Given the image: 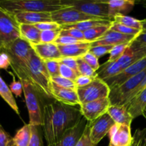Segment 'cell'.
<instances>
[{"instance_id":"obj_1","label":"cell","mask_w":146,"mask_h":146,"mask_svg":"<svg viewBox=\"0 0 146 146\" xmlns=\"http://www.w3.org/2000/svg\"><path fill=\"white\" fill-rule=\"evenodd\" d=\"M80 110L55 101L43 107L42 133L47 146L55 144L63 134L82 118Z\"/></svg>"},{"instance_id":"obj_2","label":"cell","mask_w":146,"mask_h":146,"mask_svg":"<svg viewBox=\"0 0 146 146\" xmlns=\"http://www.w3.org/2000/svg\"><path fill=\"white\" fill-rule=\"evenodd\" d=\"M70 0H7L0 1V8L10 14L19 12H46L70 7Z\"/></svg>"},{"instance_id":"obj_3","label":"cell","mask_w":146,"mask_h":146,"mask_svg":"<svg viewBox=\"0 0 146 146\" xmlns=\"http://www.w3.org/2000/svg\"><path fill=\"white\" fill-rule=\"evenodd\" d=\"M32 50L29 43L19 38L4 51L11 60L10 66L20 81H30L29 62Z\"/></svg>"},{"instance_id":"obj_4","label":"cell","mask_w":146,"mask_h":146,"mask_svg":"<svg viewBox=\"0 0 146 146\" xmlns=\"http://www.w3.org/2000/svg\"><path fill=\"white\" fill-rule=\"evenodd\" d=\"M29 69L30 76L29 84L35 88L40 96L47 98H52L50 91L51 81L50 76L44 61L37 56L34 50H32L30 54Z\"/></svg>"},{"instance_id":"obj_5","label":"cell","mask_w":146,"mask_h":146,"mask_svg":"<svg viewBox=\"0 0 146 146\" xmlns=\"http://www.w3.org/2000/svg\"><path fill=\"white\" fill-rule=\"evenodd\" d=\"M20 82L22 84L23 94L28 110L29 124L42 127L43 123V108L41 106L40 94L27 81H20Z\"/></svg>"},{"instance_id":"obj_6","label":"cell","mask_w":146,"mask_h":146,"mask_svg":"<svg viewBox=\"0 0 146 146\" xmlns=\"http://www.w3.org/2000/svg\"><path fill=\"white\" fill-rule=\"evenodd\" d=\"M19 38V24L11 14L0 8V52Z\"/></svg>"},{"instance_id":"obj_7","label":"cell","mask_w":146,"mask_h":146,"mask_svg":"<svg viewBox=\"0 0 146 146\" xmlns=\"http://www.w3.org/2000/svg\"><path fill=\"white\" fill-rule=\"evenodd\" d=\"M146 74V69L132 77L121 85L110 88L109 100L110 105L123 106L128 101L132 93L137 88Z\"/></svg>"},{"instance_id":"obj_8","label":"cell","mask_w":146,"mask_h":146,"mask_svg":"<svg viewBox=\"0 0 146 146\" xmlns=\"http://www.w3.org/2000/svg\"><path fill=\"white\" fill-rule=\"evenodd\" d=\"M76 91L80 101V105H81L108 97L110 88L103 80L96 77L88 85L77 88Z\"/></svg>"},{"instance_id":"obj_9","label":"cell","mask_w":146,"mask_h":146,"mask_svg":"<svg viewBox=\"0 0 146 146\" xmlns=\"http://www.w3.org/2000/svg\"><path fill=\"white\" fill-rule=\"evenodd\" d=\"M70 5L87 15L98 18L100 19L111 20L109 17L108 6L104 0L85 1V0H70Z\"/></svg>"},{"instance_id":"obj_10","label":"cell","mask_w":146,"mask_h":146,"mask_svg":"<svg viewBox=\"0 0 146 146\" xmlns=\"http://www.w3.org/2000/svg\"><path fill=\"white\" fill-rule=\"evenodd\" d=\"M51 18L52 21L61 27L77 24L87 20L100 19L92 16L87 15L72 7H67L51 13Z\"/></svg>"},{"instance_id":"obj_11","label":"cell","mask_w":146,"mask_h":146,"mask_svg":"<svg viewBox=\"0 0 146 146\" xmlns=\"http://www.w3.org/2000/svg\"><path fill=\"white\" fill-rule=\"evenodd\" d=\"M146 57V45L134 40L117 60L122 71Z\"/></svg>"},{"instance_id":"obj_12","label":"cell","mask_w":146,"mask_h":146,"mask_svg":"<svg viewBox=\"0 0 146 146\" xmlns=\"http://www.w3.org/2000/svg\"><path fill=\"white\" fill-rule=\"evenodd\" d=\"M110 106L108 97L80 105V110L82 116L88 122H93L104 114L107 113Z\"/></svg>"},{"instance_id":"obj_13","label":"cell","mask_w":146,"mask_h":146,"mask_svg":"<svg viewBox=\"0 0 146 146\" xmlns=\"http://www.w3.org/2000/svg\"><path fill=\"white\" fill-rule=\"evenodd\" d=\"M90 123V138L92 146H96L109 133L110 128L115 124L110 115L104 114Z\"/></svg>"},{"instance_id":"obj_14","label":"cell","mask_w":146,"mask_h":146,"mask_svg":"<svg viewBox=\"0 0 146 146\" xmlns=\"http://www.w3.org/2000/svg\"><path fill=\"white\" fill-rule=\"evenodd\" d=\"M109 146H132L133 136L130 125L115 123L109 131Z\"/></svg>"},{"instance_id":"obj_15","label":"cell","mask_w":146,"mask_h":146,"mask_svg":"<svg viewBox=\"0 0 146 146\" xmlns=\"http://www.w3.org/2000/svg\"><path fill=\"white\" fill-rule=\"evenodd\" d=\"M145 69H146V57L126 68L117 75L107 78L104 81L107 84L110 88H114L121 85L122 84L125 82L132 77L137 75Z\"/></svg>"},{"instance_id":"obj_16","label":"cell","mask_w":146,"mask_h":146,"mask_svg":"<svg viewBox=\"0 0 146 146\" xmlns=\"http://www.w3.org/2000/svg\"><path fill=\"white\" fill-rule=\"evenodd\" d=\"M50 91L52 98L55 99L57 102L70 106H74L77 105L80 106V101L75 90L62 87L51 81Z\"/></svg>"},{"instance_id":"obj_17","label":"cell","mask_w":146,"mask_h":146,"mask_svg":"<svg viewBox=\"0 0 146 146\" xmlns=\"http://www.w3.org/2000/svg\"><path fill=\"white\" fill-rule=\"evenodd\" d=\"M87 123V120L82 117L75 126L67 130L61 138L55 144L51 146H75L81 138Z\"/></svg>"},{"instance_id":"obj_18","label":"cell","mask_w":146,"mask_h":146,"mask_svg":"<svg viewBox=\"0 0 146 146\" xmlns=\"http://www.w3.org/2000/svg\"><path fill=\"white\" fill-rule=\"evenodd\" d=\"M137 36H135L125 35L116 31H112L109 29L108 31L99 39L91 43V46H116L122 44L131 43Z\"/></svg>"},{"instance_id":"obj_19","label":"cell","mask_w":146,"mask_h":146,"mask_svg":"<svg viewBox=\"0 0 146 146\" xmlns=\"http://www.w3.org/2000/svg\"><path fill=\"white\" fill-rule=\"evenodd\" d=\"M19 24L35 25L43 22L52 21L51 13L46 12H19L11 14Z\"/></svg>"},{"instance_id":"obj_20","label":"cell","mask_w":146,"mask_h":146,"mask_svg":"<svg viewBox=\"0 0 146 146\" xmlns=\"http://www.w3.org/2000/svg\"><path fill=\"white\" fill-rule=\"evenodd\" d=\"M34 52L43 61L46 60H58L62 58L58 46L54 43L31 44Z\"/></svg>"},{"instance_id":"obj_21","label":"cell","mask_w":146,"mask_h":146,"mask_svg":"<svg viewBox=\"0 0 146 146\" xmlns=\"http://www.w3.org/2000/svg\"><path fill=\"white\" fill-rule=\"evenodd\" d=\"M108 6L109 17L113 21L116 15H125L130 12L135 4L134 0H104Z\"/></svg>"},{"instance_id":"obj_22","label":"cell","mask_w":146,"mask_h":146,"mask_svg":"<svg viewBox=\"0 0 146 146\" xmlns=\"http://www.w3.org/2000/svg\"><path fill=\"white\" fill-rule=\"evenodd\" d=\"M62 57L80 58L88 52L91 43L81 42L70 45H57Z\"/></svg>"},{"instance_id":"obj_23","label":"cell","mask_w":146,"mask_h":146,"mask_svg":"<svg viewBox=\"0 0 146 146\" xmlns=\"http://www.w3.org/2000/svg\"><path fill=\"white\" fill-rule=\"evenodd\" d=\"M123 106L133 119L143 115L146 106V88Z\"/></svg>"},{"instance_id":"obj_24","label":"cell","mask_w":146,"mask_h":146,"mask_svg":"<svg viewBox=\"0 0 146 146\" xmlns=\"http://www.w3.org/2000/svg\"><path fill=\"white\" fill-rule=\"evenodd\" d=\"M107 113L110 115L115 123L131 125L133 118L127 112L124 106L110 105Z\"/></svg>"},{"instance_id":"obj_25","label":"cell","mask_w":146,"mask_h":146,"mask_svg":"<svg viewBox=\"0 0 146 146\" xmlns=\"http://www.w3.org/2000/svg\"><path fill=\"white\" fill-rule=\"evenodd\" d=\"M121 71L122 69L117 61H110L107 60V61L100 66L99 69L96 71V74L97 78L104 81L117 75Z\"/></svg>"},{"instance_id":"obj_26","label":"cell","mask_w":146,"mask_h":146,"mask_svg":"<svg viewBox=\"0 0 146 146\" xmlns=\"http://www.w3.org/2000/svg\"><path fill=\"white\" fill-rule=\"evenodd\" d=\"M20 38L25 40L30 44H37L40 43L41 31L34 25L19 24Z\"/></svg>"},{"instance_id":"obj_27","label":"cell","mask_w":146,"mask_h":146,"mask_svg":"<svg viewBox=\"0 0 146 146\" xmlns=\"http://www.w3.org/2000/svg\"><path fill=\"white\" fill-rule=\"evenodd\" d=\"M113 21L106 19H91L87 21H82V22L77 23V24H71V25L62 26V29H77L80 30L82 32L87 31V30L92 29L94 27H100V26H107L111 25Z\"/></svg>"},{"instance_id":"obj_28","label":"cell","mask_w":146,"mask_h":146,"mask_svg":"<svg viewBox=\"0 0 146 146\" xmlns=\"http://www.w3.org/2000/svg\"><path fill=\"white\" fill-rule=\"evenodd\" d=\"M0 96L17 115H19V110L15 98L13 94H11L9 86H7V84L1 76H0Z\"/></svg>"},{"instance_id":"obj_29","label":"cell","mask_w":146,"mask_h":146,"mask_svg":"<svg viewBox=\"0 0 146 146\" xmlns=\"http://www.w3.org/2000/svg\"><path fill=\"white\" fill-rule=\"evenodd\" d=\"M31 138V125L25 124L19 129L12 138V141L18 146H29Z\"/></svg>"},{"instance_id":"obj_30","label":"cell","mask_w":146,"mask_h":146,"mask_svg":"<svg viewBox=\"0 0 146 146\" xmlns=\"http://www.w3.org/2000/svg\"><path fill=\"white\" fill-rule=\"evenodd\" d=\"M113 21L127 27L143 31V24L141 20H138L132 17L127 15H116L113 18Z\"/></svg>"},{"instance_id":"obj_31","label":"cell","mask_w":146,"mask_h":146,"mask_svg":"<svg viewBox=\"0 0 146 146\" xmlns=\"http://www.w3.org/2000/svg\"><path fill=\"white\" fill-rule=\"evenodd\" d=\"M110 25L100 26V27H94L92 29L87 30L84 32V40L86 42L92 43L96 40L99 39L102 36L110 29Z\"/></svg>"},{"instance_id":"obj_32","label":"cell","mask_w":146,"mask_h":146,"mask_svg":"<svg viewBox=\"0 0 146 146\" xmlns=\"http://www.w3.org/2000/svg\"><path fill=\"white\" fill-rule=\"evenodd\" d=\"M110 30L120 33V34H125V35L135 36H137L143 31H141V30H138L136 29L127 27H126V26L118 24V23L114 22V21L112 22L111 25H110Z\"/></svg>"},{"instance_id":"obj_33","label":"cell","mask_w":146,"mask_h":146,"mask_svg":"<svg viewBox=\"0 0 146 146\" xmlns=\"http://www.w3.org/2000/svg\"><path fill=\"white\" fill-rule=\"evenodd\" d=\"M77 71H78L80 75L85 76H88L92 78L97 77L96 71H94L81 57L77 58Z\"/></svg>"},{"instance_id":"obj_34","label":"cell","mask_w":146,"mask_h":146,"mask_svg":"<svg viewBox=\"0 0 146 146\" xmlns=\"http://www.w3.org/2000/svg\"><path fill=\"white\" fill-rule=\"evenodd\" d=\"M41 126L31 125V138L29 146H44Z\"/></svg>"},{"instance_id":"obj_35","label":"cell","mask_w":146,"mask_h":146,"mask_svg":"<svg viewBox=\"0 0 146 146\" xmlns=\"http://www.w3.org/2000/svg\"><path fill=\"white\" fill-rule=\"evenodd\" d=\"M61 29L62 28L57 30L41 31V34H40V43H42V44L54 43V41L60 35Z\"/></svg>"},{"instance_id":"obj_36","label":"cell","mask_w":146,"mask_h":146,"mask_svg":"<svg viewBox=\"0 0 146 146\" xmlns=\"http://www.w3.org/2000/svg\"><path fill=\"white\" fill-rule=\"evenodd\" d=\"M130 43H127V44H122L119 45L115 46L111 50L110 53V58L108 61H117L120 57L123 56V53L125 51L126 48H127Z\"/></svg>"},{"instance_id":"obj_37","label":"cell","mask_w":146,"mask_h":146,"mask_svg":"<svg viewBox=\"0 0 146 146\" xmlns=\"http://www.w3.org/2000/svg\"><path fill=\"white\" fill-rule=\"evenodd\" d=\"M44 61L50 78L60 76V62L57 60H46Z\"/></svg>"},{"instance_id":"obj_38","label":"cell","mask_w":146,"mask_h":146,"mask_svg":"<svg viewBox=\"0 0 146 146\" xmlns=\"http://www.w3.org/2000/svg\"><path fill=\"white\" fill-rule=\"evenodd\" d=\"M114 46H90L89 51L95 56L97 58H99L105 54H110Z\"/></svg>"},{"instance_id":"obj_39","label":"cell","mask_w":146,"mask_h":146,"mask_svg":"<svg viewBox=\"0 0 146 146\" xmlns=\"http://www.w3.org/2000/svg\"><path fill=\"white\" fill-rule=\"evenodd\" d=\"M60 35L67 36L72 37L83 42H86L84 40V32L77 29H62L60 31Z\"/></svg>"},{"instance_id":"obj_40","label":"cell","mask_w":146,"mask_h":146,"mask_svg":"<svg viewBox=\"0 0 146 146\" xmlns=\"http://www.w3.org/2000/svg\"><path fill=\"white\" fill-rule=\"evenodd\" d=\"M60 76L65 78H67V79L74 81L77 77L80 75L75 71L72 69L71 68L67 66L64 64L60 63Z\"/></svg>"},{"instance_id":"obj_41","label":"cell","mask_w":146,"mask_h":146,"mask_svg":"<svg viewBox=\"0 0 146 146\" xmlns=\"http://www.w3.org/2000/svg\"><path fill=\"white\" fill-rule=\"evenodd\" d=\"M51 81L55 83L57 85L60 86L64 87V88H70V89L75 90V91L77 90V86H76L74 81H72V80L64 78V77L60 76L51 78Z\"/></svg>"},{"instance_id":"obj_42","label":"cell","mask_w":146,"mask_h":146,"mask_svg":"<svg viewBox=\"0 0 146 146\" xmlns=\"http://www.w3.org/2000/svg\"><path fill=\"white\" fill-rule=\"evenodd\" d=\"M92 68L94 71H97V70L100 68V64H99L98 58L95 56L94 55H93L92 53H90V51L86 53L84 56L81 57Z\"/></svg>"},{"instance_id":"obj_43","label":"cell","mask_w":146,"mask_h":146,"mask_svg":"<svg viewBox=\"0 0 146 146\" xmlns=\"http://www.w3.org/2000/svg\"><path fill=\"white\" fill-rule=\"evenodd\" d=\"M13 76V81L9 85V89L11 91V94H14L16 97H21V94L23 93V87L22 84L20 82V81H17L15 80V77L11 73H9Z\"/></svg>"},{"instance_id":"obj_44","label":"cell","mask_w":146,"mask_h":146,"mask_svg":"<svg viewBox=\"0 0 146 146\" xmlns=\"http://www.w3.org/2000/svg\"><path fill=\"white\" fill-rule=\"evenodd\" d=\"M75 146H92L90 138V123L88 121L81 138Z\"/></svg>"},{"instance_id":"obj_45","label":"cell","mask_w":146,"mask_h":146,"mask_svg":"<svg viewBox=\"0 0 146 146\" xmlns=\"http://www.w3.org/2000/svg\"><path fill=\"white\" fill-rule=\"evenodd\" d=\"M37 29L40 31H50V30H57L61 28V26L59 25L57 23L54 21H50V22H43L34 25Z\"/></svg>"},{"instance_id":"obj_46","label":"cell","mask_w":146,"mask_h":146,"mask_svg":"<svg viewBox=\"0 0 146 146\" xmlns=\"http://www.w3.org/2000/svg\"><path fill=\"white\" fill-rule=\"evenodd\" d=\"M83 41L77 40L72 37L67 36H59L58 38L54 41V44L57 45H70V44H77V43H81Z\"/></svg>"},{"instance_id":"obj_47","label":"cell","mask_w":146,"mask_h":146,"mask_svg":"<svg viewBox=\"0 0 146 146\" xmlns=\"http://www.w3.org/2000/svg\"><path fill=\"white\" fill-rule=\"evenodd\" d=\"M60 64H63L67 66L70 67L72 69L75 71L77 74H79L78 71H77V58H72V57H62L60 59L57 60ZM80 75V74H79Z\"/></svg>"},{"instance_id":"obj_48","label":"cell","mask_w":146,"mask_h":146,"mask_svg":"<svg viewBox=\"0 0 146 146\" xmlns=\"http://www.w3.org/2000/svg\"><path fill=\"white\" fill-rule=\"evenodd\" d=\"M12 140L11 135L4 129L0 124V146H7Z\"/></svg>"},{"instance_id":"obj_49","label":"cell","mask_w":146,"mask_h":146,"mask_svg":"<svg viewBox=\"0 0 146 146\" xmlns=\"http://www.w3.org/2000/svg\"><path fill=\"white\" fill-rule=\"evenodd\" d=\"M11 66V60L8 54L4 51L0 52V69L7 70Z\"/></svg>"},{"instance_id":"obj_50","label":"cell","mask_w":146,"mask_h":146,"mask_svg":"<svg viewBox=\"0 0 146 146\" xmlns=\"http://www.w3.org/2000/svg\"><path fill=\"white\" fill-rule=\"evenodd\" d=\"M92 78L85 76L80 75L77 77V78L74 80V82L77 88H78V87H83L88 85L89 84H90L92 81Z\"/></svg>"},{"instance_id":"obj_51","label":"cell","mask_w":146,"mask_h":146,"mask_svg":"<svg viewBox=\"0 0 146 146\" xmlns=\"http://www.w3.org/2000/svg\"><path fill=\"white\" fill-rule=\"evenodd\" d=\"M135 40H136L138 42L142 43V44L146 45V31H142L135 38Z\"/></svg>"},{"instance_id":"obj_52","label":"cell","mask_w":146,"mask_h":146,"mask_svg":"<svg viewBox=\"0 0 146 146\" xmlns=\"http://www.w3.org/2000/svg\"><path fill=\"white\" fill-rule=\"evenodd\" d=\"M142 24H143V31H146V19H145L141 20Z\"/></svg>"},{"instance_id":"obj_53","label":"cell","mask_w":146,"mask_h":146,"mask_svg":"<svg viewBox=\"0 0 146 146\" xmlns=\"http://www.w3.org/2000/svg\"><path fill=\"white\" fill-rule=\"evenodd\" d=\"M143 130H144V138H143V146H146V128Z\"/></svg>"},{"instance_id":"obj_54","label":"cell","mask_w":146,"mask_h":146,"mask_svg":"<svg viewBox=\"0 0 146 146\" xmlns=\"http://www.w3.org/2000/svg\"><path fill=\"white\" fill-rule=\"evenodd\" d=\"M7 146H18V145H16V144L14 143V141H13L12 140H11V142H10L9 143V145H7Z\"/></svg>"},{"instance_id":"obj_55","label":"cell","mask_w":146,"mask_h":146,"mask_svg":"<svg viewBox=\"0 0 146 146\" xmlns=\"http://www.w3.org/2000/svg\"><path fill=\"white\" fill-rule=\"evenodd\" d=\"M143 115V116L145 117V119H146V106H145V108L144 111H143V115Z\"/></svg>"},{"instance_id":"obj_56","label":"cell","mask_w":146,"mask_h":146,"mask_svg":"<svg viewBox=\"0 0 146 146\" xmlns=\"http://www.w3.org/2000/svg\"><path fill=\"white\" fill-rule=\"evenodd\" d=\"M140 3H141V4H143V7H144L146 9V1H140Z\"/></svg>"}]
</instances>
